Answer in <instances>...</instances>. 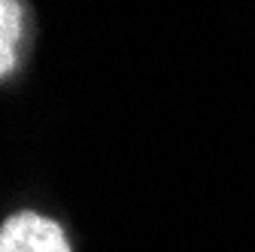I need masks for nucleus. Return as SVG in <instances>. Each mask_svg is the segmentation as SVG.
I'll use <instances>...</instances> for the list:
<instances>
[{
	"instance_id": "1",
	"label": "nucleus",
	"mask_w": 255,
	"mask_h": 252,
	"mask_svg": "<svg viewBox=\"0 0 255 252\" xmlns=\"http://www.w3.org/2000/svg\"><path fill=\"white\" fill-rule=\"evenodd\" d=\"M0 252H70L67 234L40 213H15L0 228Z\"/></svg>"
},
{
	"instance_id": "2",
	"label": "nucleus",
	"mask_w": 255,
	"mask_h": 252,
	"mask_svg": "<svg viewBox=\"0 0 255 252\" xmlns=\"http://www.w3.org/2000/svg\"><path fill=\"white\" fill-rule=\"evenodd\" d=\"M0 73L9 76L12 61H15V34H21V6L15 0H0Z\"/></svg>"
}]
</instances>
